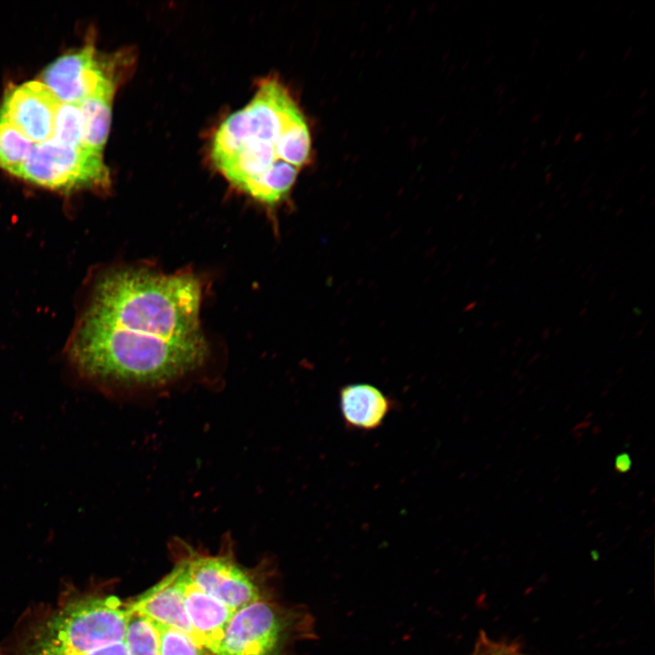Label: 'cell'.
Listing matches in <instances>:
<instances>
[{
    "mask_svg": "<svg viewBox=\"0 0 655 655\" xmlns=\"http://www.w3.org/2000/svg\"><path fill=\"white\" fill-rule=\"evenodd\" d=\"M201 283L189 272L123 268L95 287L68 347L78 373L110 391L163 386L204 364Z\"/></svg>",
    "mask_w": 655,
    "mask_h": 655,
    "instance_id": "cell-1",
    "label": "cell"
},
{
    "mask_svg": "<svg viewBox=\"0 0 655 655\" xmlns=\"http://www.w3.org/2000/svg\"><path fill=\"white\" fill-rule=\"evenodd\" d=\"M310 153L304 116L276 77L262 80L252 99L219 125L209 151L227 182L270 207L288 196Z\"/></svg>",
    "mask_w": 655,
    "mask_h": 655,
    "instance_id": "cell-2",
    "label": "cell"
},
{
    "mask_svg": "<svg viewBox=\"0 0 655 655\" xmlns=\"http://www.w3.org/2000/svg\"><path fill=\"white\" fill-rule=\"evenodd\" d=\"M127 616L126 604L115 596L74 599L27 633L18 655H128Z\"/></svg>",
    "mask_w": 655,
    "mask_h": 655,
    "instance_id": "cell-3",
    "label": "cell"
},
{
    "mask_svg": "<svg viewBox=\"0 0 655 655\" xmlns=\"http://www.w3.org/2000/svg\"><path fill=\"white\" fill-rule=\"evenodd\" d=\"M12 175L63 193L104 189L110 183L109 170L102 153L65 145L53 138L35 144Z\"/></svg>",
    "mask_w": 655,
    "mask_h": 655,
    "instance_id": "cell-4",
    "label": "cell"
},
{
    "mask_svg": "<svg viewBox=\"0 0 655 655\" xmlns=\"http://www.w3.org/2000/svg\"><path fill=\"white\" fill-rule=\"evenodd\" d=\"M298 619L264 597L233 613L216 655H284L299 633Z\"/></svg>",
    "mask_w": 655,
    "mask_h": 655,
    "instance_id": "cell-5",
    "label": "cell"
},
{
    "mask_svg": "<svg viewBox=\"0 0 655 655\" xmlns=\"http://www.w3.org/2000/svg\"><path fill=\"white\" fill-rule=\"evenodd\" d=\"M179 561L192 581L203 591L221 601L233 612L263 597L256 579L225 551L207 555L187 545H180Z\"/></svg>",
    "mask_w": 655,
    "mask_h": 655,
    "instance_id": "cell-6",
    "label": "cell"
},
{
    "mask_svg": "<svg viewBox=\"0 0 655 655\" xmlns=\"http://www.w3.org/2000/svg\"><path fill=\"white\" fill-rule=\"evenodd\" d=\"M119 58L116 55L102 59L93 45H86L48 65L41 75V82L61 103L79 104L103 80L116 74Z\"/></svg>",
    "mask_w": 655,
    "mask_h": 655,
    "instance_id": "cell-7",
    "label": "cell"
},
{
    "mask_svg": "<svg viewBox=\"0 0 655 655\" xmlns=\"http://www.w3.org/2000/svg\"><path fill=\"white\" fill-rule=\"evenodd\" d=\"M60 103L41 81H28L7 91L0 106V117L38 144L53 137Z\"/></svg>",
    "mask_w": 655,
    "mask_h": 655,
    "instance_id": "cell-8",
    "label": "cell"
},
{
    "mask_svg": "<svg viewBox=\"0 0 655 655\" xmlns=\"http://www.w3.org/2000/svg\"><path fill=\"white\" fill-rule=\"evenodd\" d=\"M177 565L182 573L186 611L196 638L205 649L216 655L234 612L200 590L179 560Z\"/></svg>",
    "mask_w": 655,
    "mask_h": 655,
    "instance_id": "cell-9",
    "label": "cell"
},
{
    "mask_svg": "<svg viewBox=\"0 0 655 655\" xmlns=\"http://www.w3.org/2000/svg\"><path fill=\"white\" fill-rule=\"evenodd\" d=\"M126 605L129 610L197 640L186 611L182 573L177 564L161 581Z\"/></svg>",
    "mask_w": 655,
    "mask_h": 655,
    "instance_id": "cell-10",
    "label": "cell"
},
{
    "mask_svg": "<svg viewBox=\"0 0 655 655\" xmlns=\"http://www.w3.org/2000/svg\"><path fill=\"white\" fill-rule=\"evenodd\" d=\"M338 404L346 428L358 431L378 429L394 408V401L368 383L342 387L338 392Z\"/></svg>",
    "mask_w": 655,
    "mask_h": 655,
    "instance_id": "cell-11",
    "label": "cell"
},
{
    "mask_svg": "<svg viewBox=\"0 0 655 655\" xmlns=\"http://www.w3.org/2000/svg\"><path fill=\"white\" fill-rule=\"evenodd\" d=\"M116 84V74L109 76L78 104L82 116L83 146L102 154L109 134Z\"/></svg>",
    "mask_w": 655,
    "mask_h": 655,
    "instance_id": "cell-12",
    "label": "cell"
},
{
    "mask_svg": "<svg viewBox=\"0 0 655 655\" xmlns=\"http://www.w3.org/2000/svg\"><path fill=\"white\" fill-rule=\"evenodd\" d=\"M127 610L124 642L128 655H160L159 638L154 621L137 611Z\"/></svg>",
    "mask_w": 655,
    "mask_h": 655,
    "instance_id": "cell-13",
    "label": "cell"
},
{
    "mask_svg": "<svg viewBox=\"0 0 655 655\" xmlns=\"http://www.w3.org/2000/svg\"><path fill=\"white\" fill-rule=\"evenodd\" d=\"M34 143L0 117V167L12 174L27 157Z\"/></svg>",
    "mask_w": 655,
    "mask_h": 655,
    "instance_id": "cell-14",
    "label": "cell"
},
{
    "mask_svg": "<svg viewBox=\"0 0 655 655\" xmlns=\"http://www.w3.org/2000/svg\"><path fill=\"white\" fill-rule=\"evenodd\" d=\"M52 138L65 145L84 146L82 116L78 104H59Z\"/></svg>",
    "mask_w": 655,
    "mask_h": 655,
    "instance_id": "cell-15",
    "label": "cell"
},
{
    "mask_svg": "<svg viewBox=\"0 0 655 655\" xmlns=\"http://www.w3.org/2000/svg\"><path fill=\"white\" fill-rule=\"evenodd\" d=\"M154 623L158 633L160 655H213L188 634L156 621Z\"/></svg>",
    "mask_w": 655,
    "mask_h": 655,
    "instance_id": "cell-16",
    "label": "cell"
},
{
    "mask_svg": "<svg viewBox=\"0 0 655 655\" xmlns=\"http://www.w3.org/2000/svg\"><path fill=\"white\" fill-rule=\"evenodd\" d=\"M470 655H529L517 646L490 639L481 632Z\"/></svg>",
    "mask_w": 655,
    "mask_h": 655,
    "instance_id": "cell-17",
    "label": "cell"
},
{
    "mask_svg": "<svg viewBox=\"0 0 655 655\" xmlns=\"http://www.w3.org/2000/svg\"><path fill=\"white\" fill-rule=\"evenodd\" d=\"M632 465V460L630 456L626 453L622 452L615 458L614 460V468L615 469L620 473H626L628 472Z\"/></svg>",
    "mask_w": 655,
    "mask_h": 655,
    "instance_id": "cell-18",
    "label": "cell"
},
{
    "mask_svg": "<svg viewBox=\"0 0 655 655\" xmlns=\"http://www.w3.org/2000/svg\"><path fill=\"white\" fill-rule=\"evenodd\" d=\"M507 89V85L504 82H500L494 90V95L499 97H502Z\"/></svg>",
    "mask_w": 655,
    "mask_h": 655,
    "instance_id": "cell-19",
    "label": "cell"
},
{
    "mask_svg": "<svg viewBox=\"0 0 655 655\" xmlns=\"http://www.w3.org/2000/svg\"><path fill=\"white\" fill-rule=\"evenodd\" d=\"M648 109L647 106H639L633 113V117L641 116Z\"/></svg>",
    "mask_w": 655,
    "mask_h": 655,
    "instance_id": "cell-20",
    "label": "cell"
},
{
    "mask_svg": "<svg viewBox=\"0 0 655 655\" xmlns=\"http://www.w3.org/2000/svg\"><path fill=\"white\" fill-rule=\"evenodd\" d=\"M634 46L632 45H629L628 48L625 50L623 55H622V62H625L632 54Z\"/></svg>",
    "mask_w": 655,
    "mask_h": 655,
    "instance_id": "cell-21",
    "label": "cell"
},
{
    "mask_svg": "<svg viewBox=\"0 0 655 655\" xmlns=\"http://www.w3.org/2000/svg\"><path fill=\"white\" fill-rule=\"evenodd\" d=\"M540 117H541V113H536V114L532 115L531 117L529 118V123L532 125L537 124L539 122V120L540 119Z\"/></svg>",
    "mask_w": 655,
    "mask_h": 655,
    "instance_id": "cell-22",
    "label": "cell"
},
{
    "mask_svg": "<svg viewBox=\"0 0 655 655\" xmlns=\"http://www.w3.org/2000/svg\"><path fill=\"white\" fill-rule=\"evenodd\" d=\"M583 136H584V133H583V132H581V131L577 132V133L573 136L572 141H573L574 143H579V142H580V141L582 140Z\"/></svg>",
    "mask_w": 655,
    "mask_h": 655,
    "instance_id": "cell-23",
    "label": "cell"
},
{
    "mask_svg": "<svg viewBox=\"0 0 655 655\" xmlns=\"http://www.w3.org/2000/svg\"><path fill=\"white\" fill-rule=\"evenodd\" d=\"M640 126H635V128H633V129L631 130V132L630 133V135L627 136V140L634 137V136L640 132Z\"/></svg>",
    "mask_w": 655,
    "mask_h": 655,
    "instance_id": "cell-24",
    "label": "cell"
},
{
    "mask_svg": "<svg viewBox=\"0 0 655 655\" xmlns=\"http://www.w3.org/2000/svg\"><path fill=\"white\" fill-rule=\"evenodd\" d=\"M649 91H650L649 88H647V87H646V88H643V89L640 91V93L639 94L638 98H639V99H644V98L647 96V95L649 94Z\"/></svg>",
    "mask_w": 655,
    "mask_h": 655,
    "instance_id": "cell-25",
    "label": "cell"
},
{
    "mask_svg": "<svg viewBox=\"0 0 655 655\" xmlns=\"http://www.w3.org/2000/svg\"><path fill=\"white\" fill-rule=\"evenodd\" d=\"M564 131H561L559 135L557 136V137L553 140V146H558L560 141L562 140Z\"/></svg>",
    "mask_w": 655,
    "mask_h": 655,
    "instance_id": "cell-26",
    "label": "cell"
},
{
    "mask_svg": "<svg viewBox=\"0 0 655 655\" xmlns=\"http://www.w3.org/2000/svg\"><path fill=\"white\" fill-rule=\"evenodd\" d=\"M613 89H614L613 86H610V87L607 90V92L605 93V95H604V96H603V99H604V100H608V99L612 96Z\"/></svg>",
    "mask_w": 655,
    "mask_h": 655,
    "instance_id": "cell-27",
    "label": "cell"
},
{
    "mask_svg": "<svg viewBox=\"0 0 655 655\" xmlns=\"http://www.w3.org/2000/svg\"><path fill=\"white\" fill-rule=\"evenodd\" d=\"M518 165H519V160L516 159V160H513L509 164V166H508V167L509 168V170H514L518 166Z\"/></svg>",
    "mask_w": 655,
    "mask_h": 655,
    "instance_id": "cell-28",
    "label": "cell"
},
{
    "mask_svg": "<svg viewBox=\"0 0 655 655\" xmlns=\"http://www.w3.org/2000/svg\"><path fill=\"white\" fill-rule=\"evenodd\" d=\"M586 54H587V49H583L582 51H580V53L578 55V59H577L578 62H580L585 57Z\"/></svg>",
    "mask_w": 655,
    "mask_h": 655,
    "instance_id": "cell-29",
    "label": "cell"
},
{
    "mask_svg": "<svg viewBox=\"0 0 655 655\" xmlns=\"http://www.w3.org/2000/svg\"><path fill=\"white\" fill-rule=\"evenodd\" d=\"M494 57H495V56H494L493 54L489 55L486 58V61H485V63H484V66H489V65L494 60Z\"/></svg>",
    "mask_w": 655,
    "mask_h": 655,
    "instance_id": "cell-30",
    "label": "cell"
},
{
    "mask_svg": "<svg viewBox=\"0 0 655 655\" xmlns=\"http://www.w3.org/2000/svg\"><path fill=\"white\" fill-rule=\"evenodd\" d=\"M540 42H541V38H540V37H537V38L533 41V49H537V47L540 45Z\"/></svg>",
    "mask_w": 655,
    "mask_h": 655,
    "instance_id": "cell-31",
    "label": "cell"
},
{
    "mask_svg": "<svg viewBox=\"0 0 655 655\" xmlns=\"http://www.w3.org/2000/svg\"><path fill=\"white\" fill-rule=\"evenodd\" d=\"M612 136H613V134H612L611 132H609V133L604 136L603 141H604L605 143H607V142H609V141L611 139Z\"/></svg>",
    "mask_w": 655,
    "mask_h": 655,
    "instance_id": "cell-32",
    "label": "cell"
},
{
    "mask_svg": "<svg viewBox=\"0 0 655 655\" xmlns=\"http://www.w3.org/2000/svg\"><path fill=\"white\" fill-rule=\"evenodd\" d=\"M585 157V155H579L578 157H576L573 161V163L578 164L579 163L583 158Z\"/></svg>",
    "mask_w": 655,
    "mask_h": 655,
    "instance_id": "cell-33",
    "label": "cell"
},
{
    "mask_svg": "<svg viewBox=\"0 0 655 655\" xmlns=\"http://www.w3.org/2000/svg\"><path fill=\"white\" fill-rule=\"evenodd\" d=\"M551 177H552V173H551V172H548V173L546 174V176H545V183H546V184L549 183Z\"/></svg>",
    "mask_w": 655,
    "mask_h": 655,
    "instance_id": "cell-34",
    "label": "cell"
},
{
    "mask_svg": "<svg viewBox=\"0 0 655 655\" xmlns=\"http://www.w3.org/2000/svg\"><path fill=\"white\" fill-rule=\"evenodd\" d=\"M516 102H517V98H516V97H513V98L507 104L506 106H507V107H509V106L511 107V106H513L516 104Z\"/></svg>",
    "mask_w": 655,
    "mask_h": 655,
    "instance_id": "cell-35",
    "label": "cell"
},
{
    "mask_svg": "<svg viewBox=\"0 0 655 655\" xmlns=\"http://www.w3.org/2000/svg\"><path fill=\"white\" fill-rule=\"evenodd\" d=\"M506 108H507L506 106H500L498 112H497V116L502 115V114L505 112Z\"/></svg>",
    "mask_w": 655,
    "mask_h": 655,
    "instance_id": "cell-36",
    "label": "cell"
},
{
    "mask_svg": "<svg viewBox=\"0 0 655 655\" xmlns=\"http://www.w3.org/2000/svg\"><path fill=\"white\" fill-rule=\"evenodd\" d=\"M537 55V49H532V51L529 53V58L531 60L533 59Z\"/></svg>",
    "mask_w": 655,
    "mask_h": 655,
    "instance_id": "cell-37",
    "label": "cell"
},
{
    "mask_svg": "<svg viewBox=\"0 0 655 655\" xmlns=\"http://www.w3.org/2000/svg\"><path fill=\"white\" fill-rule=\"evenodd\" d=\"M547 146H548V142H547V141H543V142L541 143V145H540V150H541V151L545 150V149L547 148Z\"/></svg>",
    "mask_w": 655,
    "mask_h": 655,
    "instance_id": "cell-38",
    "label": "cell"
},
{
    "mask_svg": "<svg viewBox=\"0 0 655 655\" xmlns=\"http://www.w3.org/2000/svg\"><path fill=\"white\" fill-rule=\"evenodd\" d=\"M505 167H508V161H504L503 164L500 165L499 170L505 169Z\"/></svg>",
    "mask_w": 655,
    "mask_h": 655,
    "instance_id": "cell-39",
    "label": "cell"
},
{
    "mask_svg": "<svg viewBox=\"0 0 655 655\" xmlns=\"http://www.w3.org/2000/svg\"><path fill=\"white\" fill-rule=\"evenodd\" d=\"M635 14H636V9L631 10L628 15V19H630L631 17H633L635 15Z\"/></svg>",
    "mask_w": 655,
    "mask_h": 655,
    "instance_id": "cell-40",
    "label": "cell"
},
{
    "mask_svg": "<svg viewBox=\"0 0 655 655\" xmlns=\"http://www.w3.org/2000/svg\"><path fill=\"white\" fill-rule=\"evenodd\" d=\"M529 137H530V135L526 136L522 140V144L523 145L527 144L529 142V140L530 139Z\"/></svg>",
    "mask_w": 655,
    "mask_h": 655,
    "instance_id": "cell-41",
    "label": "cell"
},
{
    "mask_svg": "<svg viewBox=\"0 0 655 655\" xmlns=\"http://www.w3.org/2000/svg\"><path fill=\"white\" fill-rule=\"evenodd\" d=\"M552 85H553V83H552L551 81H549V82L545 86V90H546V91H549V90L550 89V87L552 86Z\"/></svg>",
    "mask_w": 655,
    "mask_h": 655,
    "instance_id": "cell-42",
    "label": "cell"
},
{
    "mask_svg": "<svg viewBox=\"0 0 655 655\" xmlns=\"http://www.w3.org/2000/svg\"><path fill=\"white\" fill-rule=\"evenodd\" d=\"M601 5H602V2H600L598 5H596L593 13H595L596 11H599Z\"/></svg>",
    "mask_w": 655,
    "mask_h": 655,
    "instance_id": "cell-43",
    "label": "cell"
},
{
    "mask_svg": "<svg viewBox=\"0 0 655 655\" xmlns=\"http://www.w3.org/2000/svg\"><path fill=\"white\" fill-rule=\"evenodd\" d=\"M647 167L646 164H643L641 166H640L639 173H642Z\"/></svg>",
    "mask_w": 655,
    "mask_h": 655,
    "instance_id": "cell-44",
    "label": "cell"
},
{
    "mask_svg": "<svg viewBox=\"0 0 655 655\" xmlns=\"http://www.w3.org/2000/svg\"><path fill=\"white\" fill-rule=\"evenodd\" d=\"M570 70H571V66H569L565 69L564 75H565V76L569 75V72H570Z\"/></svg>",
    "mask_w": 655,
    "mask_h": 655,
    "instance_id": "cell-45",
    "label": "cell"
},
{
    "mask_svg": "<svg viewBox=\"0 0 655 655\" xmlns=\"http://www.w3.org/2000/svg\"><path fill=\"white\" fill-rule=\"evenodd\" d=\"M570 119H571V116H569L566 117V120H565V122H564V126H566L567 125H569V123L570 122Z\"/></svg>",
    "mask_w": 655,
    "mask_h": 655,
    "instance_id": "cell-46",
    "label": "cell"
},
{
    "mask_svg": "<svg viewBox=\"0 0 655 655\" xmlns=\"http://www.w3.org/2000/svg\"><path fill=\"white\" fill-rule=\"evenodd\" d=\"M527 152H528V148L525 147L524 149H522V150L520 151L519 156H523L524 155H526Z\"/></svg>",
    "mask_w": 655,
    "mask_h": 655,
    "instance_id": "cell-47",
    "label": "cell"
},
{
    "mask_svg": "<svg viewBox=\"0 0 655 655\" xmlns=\"http://www.w3.org/2000/svg\"><path fill=\"white\" fill-rule=\"evenodd\" d=\"M494 41H495V39H494V38H491V39L488 42L487 46H488V47H490V46L493 45V42H494Z\"/></svg>",
    "mask_w": 655,
    "mask_h": 655,
    "instance_id": "cell-48",
    "label": "cell"
},
{
    "mask_svg": "<svg viewBox=\"0 0 655 655\" xmlns=\"http://www.w3.org/2000/svg\"><path fill=\"white\" fill-rule=\"evenodd\" d=\"M519 77H520V74L518 73V75L514 77L513 82H514V83L518 82L519 79Z\"/></svg>",
    "mask_w": 655,
    "mask_h": 655,
    "instance_id": "cell-49",
    "label": "cell"
},
{
    "mask_svg": "<svg viewBox=\"0 0 655 655\" xmlns=\"http://www.w3.org/2000/svg\"><path fill=\"white\" fill-rule=\"evenodd\" d=\"M620 9H621V5H619L617 6L616 10L614 11V14H616L618 11H620Z\"/></svg>",
    "mask_w": 655,
    "mask_h": 655,
    "instance_id": "cell-50",
    "label": "cell"
},
{
    "mask_svg": "<svg viewBox=\"0 0 655 655\" xmlns=\"http://www.w3.org/2000/svg\"><path fill=\"white\" fill-rule=\"evenodd\" d=\"M609 150V146H606L602 151L601 154H606V152Z\"/></svg>",
    "mask_w": 655,
    "mask_h": 655,
    "instance_id": "cell-51",
    "label": "cell"
},
{
    "mask_svg": "<svg viewBox=\"0 0 655 655\" xmlns=\"http://www.w3.org/2000/svg\"><path fill=\"white\" fill-rule=\"evenodd\" d=\"M503 101V96L498 98V104H500Z\"/></svg>",
    "mask_w": 655,
    "mask_h": 655,
    "instance_id": "cell-52",
    "label": "cell"
},
{
    "mask_svg": "<svg viewBox=\"0 0 655 655\" xmlns=\"http://www.w3.org/2000/svg\"><path fill=\"white\" fill-rule=\"evenodd\" d=\"M547 101H548V97L543 99L542 104L544 105L545 103H547Z\"/></svg>",
    "mask_w": 655,
    "mask_h": 655,
    "instance_id": "cell-53",
    "label": "cell"
}]
</instances>
